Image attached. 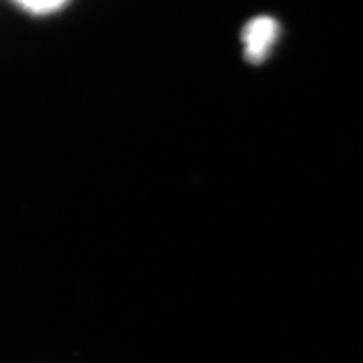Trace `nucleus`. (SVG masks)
I'll return each mask as SVG.
<instances>
[{
  "label": "nucleus",
  "mask_w": 363,
  "mask_h": 363,
  "mask_svg": "<svg viewBox=\"0 0 363 363\" xmlns=\"http://www.w3.org/2000/svg\"><path fill=\"white\" fill-rule=\"evenodd\" d=\"M16 2L26 11L35 14H48L60 9L67 0H16Z\"/></svg>",
  "instance_id": "2"
},
{
  "label": "nucleus",
  "mask_w": 363,
  "mask_h": 363,
  "mask_svg": "<svg viewBox=\"0 0 363 363\" xmlns=\"http://www.w3.org/2000/svg\"><path fill=\"white\" fill-rule=\"evenodd\" d=\"M279 37V23L271 17H256L242 30L245 58L259 64L262 62Z\"/></svg>",
  "instance_id": "1"
}]
</instances>
